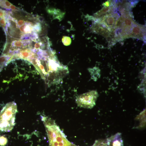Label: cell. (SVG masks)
Returning <instances> with one entry per match:
<instances>
[{"label": "cell", "mask_w": 146, "mask_h": 146, "mask_svg": "<svg viewBox=\"0 0 146 146\" xmlns=\"http://www.w3.org/2000/svg\"><path fill=\"white\" fill-rule=\"evenodd\" d=\"M7 14L6 11L0 9V18H2L4 17H5Z\"/></svg>", "instance_id": "8"}, {"label": "cell", "mask_w": 146, "mask_h": 146, "mask_svg": "<svg viewBox=\"0 0 146 146\" xmlns=\"http://www.w3.org/2000/svg\"><path fill=\"white\" fill-rule=\"evenodd\" d=\"M6 17L0 18V26L2 27L4 29L5 28L6 26L7 21Z\"/></svg>", "instance_id": "6"}, {"label": "cell", "mask_w": 146, "mask_h": 146, "mask_svg": "<svg viewBox=\"0 0 146 146\" xmlns=\"http://www.w3.org/2000/svg\"><path fill=\"white\" fill-rule=\"evenodd\" d=\"M112 142V146H123V141L121 134L118 133L108 139Z\"/></svg>", "instance_id": "4"}, {"label": "cell", "mask_w": 146, "mask_h": 146, "mask_svg": "<svg viewBox=\"0 0 146 146\" xmlns=\"http://www.w3.org/2000/svg\"><path fill=\"white\" fill-rule=\"evenodd\" d=\"M112 1H108L106 2L105 3H103V5L104 7H109L111 5Z\"/></svg>", "instance_id": "9"}, {"label": "cell", "mask_w": 146, "mask_h": 146, "mask_svg": "<svg viewBox=\"0 0 146 146\" xmlns=\"http://www.w3.org/2000/svg\"><path fill=\"white\" fill-rule=\"evenodd\" d=\"M99 94L96 91H91L79 95L75 101L78 106L87 109H92L96 104Z\"/></svg>", "instance_id": "2"}, {"label": "cell", "mask_w": 146, "mask_h": 146, "mask_svg": "<svg viewBox=\"0 0 146 146\" xmlns=\"http://www.w3.org/2000/svg\"><path fill=\"white\" fill-rule=\"evenodd\" d=\"M17 106L14 102L7 103L0 112V130L9 132L15 124Z\"/></svg>", "instance_id": "1"}, {"label": "cell", "mask_w": 146, "mask_h": 146, "mask_svg": "<svg viewBox=\"0 0 146 146\" xmlns=\"http://www.w3.org/2000/svg\"><path fill=\"white\" fill-rule=\"evenodd\" d=\"M8 142V140L6 137L4 136L0 137V145H6Z\"/></svg>", "instance_id": "7"}, {"label": "cell", "mask_w": 146, "mask_h": 146, "mask_svg": "<svg viewBox=\"0 0 146 146\" xmlns=\"http://www.w3.org/2000/svg\"><path fill=\"white\" fill-rule=\"evenodd\" d=\"M145 26L135 22L133 27L131 38H138L145 40Z\"/></svg>", "instance_id": "3"}, {"label": "cell", "mask_w": 146, "mask_h": 146, "mask_svg": "<svg viewBox=\"0 0 146 146\" xmlns=\"http://www.w3.org/2000/svg\"><path fill=\"white\" fill-rule=\"evenodd\" d=\"M12 4L7 1H0V6L7 9H10V7Z\"/></svg>", "instance_id": "5"}]
</instances>
